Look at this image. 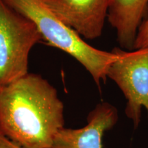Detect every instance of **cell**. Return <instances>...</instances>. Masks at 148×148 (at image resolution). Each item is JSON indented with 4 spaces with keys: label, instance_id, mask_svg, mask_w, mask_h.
Instances as JSON below:
<instances>
[{
    "label": "cell",
    "instance_id": "2",
    "mask_svg": "<svg viewBox=\"0 0 148 148\" xmlns=\"http://www.w3.org/2000/svg\"><path fill=\"white\" fill-rule=\"evenodd\" d=\"M34 22L46 45L57 48L78 61L89 72L98 86L106 82L109 66L117 56L88 44L73 29L61 21L43 0H3Z\"/></svg>",
    "mask_w": 148,
    "mask_h": 148
},
{
    "label": "cell",
    "instance_id": "1",
    "mask_svg": "<svg viewBox=\"0 0 148 148\" xmlns=\"http://www.w3.org/2000/svg\"><path fill=\"white\" fill-rule=\"evenodd\" d=\"M64 127V104L57 90L28 73L0 86V134L23 148H51Z\"/></svg>",
    "mask_w": 148,
    "mask_h": 148
},
{
    "label": "cell",
    "instance_id": "7",
    "mask_svg": "<svg viewBox=\"0 0 148 148\" xmlns=\"http://www.w3.org/2000/svg\"><path fill=\"white\" fill-rule=\"evenodd\" d=\"M148 11V0H114L107 20L115 29L120 46L132 50L138 28Z\"/></svg>",
    "mask_w": 148,
    "mask_h": 148
},
{
    "label": "cell",
    "instance_id": "5",
    "mask_svg": "<svg viewBox=\"0 0 148 148\" xmlns=\"http://www.w3.org/2000/svg\"><path fill=\"white\" fill-rule=\"evenodd\" d=\"M114 0H43L61 21L82 38L101 36L108 10Z\"/></svg>",
    "mask_w": 148,
    "mask_h": 148
},
{
    "label": "cell",
    "instance_id": "9",
    "mask_svg": "<svg viewBox=\"0 0 148 148\" xmlns=\"http://www.w3.org/2000/svg\"><path fill=\"white\" fill-rule=\"evenodd\" d=\"M0 148H23L0 134Z\"/></svg>",
    "mask_w": 148,
    "mask_h": 148
},
{
    "label": "cell",
    "instance_id": "4",
    "mask_svg": "<svg viewBox=\"0 0 148 148\" xmlns=\"http://www.w3.org/2000/svg\"><path fill=\"white\" fill-rule=\"evenodd\" d=\"M112 51L117 58L109 66L107 77L123 92L127 99L125 114L137 127L142 107L148 114V47L126 51L115 47Z\"/></svg>",
    "mask_w": 148,
    "mask_h": 148
},
{
    "label": "cell",
    "instance_id": "6",
    "mask_svg": "<svg viewBox=\"0 0 148 148\" xmlns=\"http://www.w3.org/2000/svg\"><path fill=\"white\" fill-rule=\"evenodd\" d=\"M117 110L107 103H99L90 112L87 124L77 129L62 128L51 148H102L103 134L115 125Z\"/></svg>",
    "mask_w": 148,
    "mask_h": 148
},
{
    "label": "cell",
    "instance_id": "8",
    "mask_svg": "<svg viewBox=\"0 0 148 148\" xmlns=\"http://www.w3.org/2000/svg\"><path fill=\"white\" fill-rule=\"evenodd\" d=\"M145 47H148V11L138 28L133 49Z\"/></svg>",
    "mask_w": 148,
    "mask_h": 148
},
{
    "label": "cell",
    "instance_id": "3",
    "mask_svg": "<svg viewBox=\"0 0 148 148\" xmlns=\"http://www.w3.org/2000/svg\"><path fill=\"white\" fill-rule=\"evenodd\" d=\"M40 41L34 22L0 0V86L29 73V53Z\"/></svg>",
    "mask_w": 148,
    "mask_h": 148
}]
</instances>
